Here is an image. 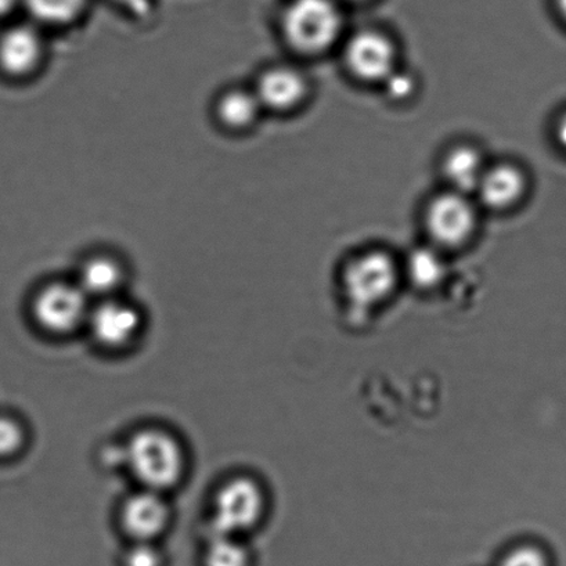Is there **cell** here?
Masks as SVG:
<instances>
[{"label":"cell","instance_id":"obj_4","mask_svg":"<svg viewBox=\"0 0 566 566\" xmlns=\"http://www.w3.org/2000/svg\"><path fill=\"white\" fill-rule=\"evenodd\" d=\"M265 493L249 476L223 483L213 502L212 522L217 535L240 536L255 527L265 513Z\"/></svg>","mask_w":566,"mask_h":566},{"label":"cell","instance_id":"obj_19","mask_svg":"<svg viewBox=\"0 0 566 566\" xmlns=\"http://www.w3.org/2000/svg\"><path fill=\"white\" fill-rule=\"evenodd\" d=\"M25 432L18 420L0 416V459L12 458L23 448Z\"/></svg>","mask_w":566,"mask_h":566},{"label":"cell","instance_id":"obj_17","mask_svg":"<svg viewBox=\"0 0 566 566\" xmlns=\"http://www.w3.org/2000/svg\"><path fill=\"white\" fill-rule=\"evenodd\" d=\"M406 273L410 282L421 290H430L441 284L447 274V263L438 247H421L408 258Z\"/></svg>","mask_w":566,"mask_h":566},{"label":"cell","instance_id":"obj_10","mask_svg":"<svg viewBox=\"0 0 566 566\" xmlns=\"http://www.w3.org/2000/svg\"><path fill=\"white\" fill-rule=\"evenodd\" d=\"M170 511L161 492L143 489L132 494L123 505L120 521L126 533L136 542H153L167 530Z\"/></svg>","mask_w":566,"mask_h":566},{"label":"cell","instance_id":"obj_22","mask_svg":"<svg viewBox=\"0 0 566 566\" xmlns=\"http://www.w3.org/2000/svg\"><path fill=\"white\" fill-rule=\"evenodd\" d=\"M382 85L386 87L387 95L391 97L392 101H406V98L413 95L416 90L413 76L408 73H399L398 70H395L394 73L382 82Z\"/></svg>","mask_w":566,"mask_h":566},{"label":"cell","instance_id":"obj_8","mask_svg":"<svg viewBox=\"0 0 566 566\" xmlns=\"http://www.w3.org/2000/svg\"><path fill=\"white\" fill-rule=\"evenodd\" d=\"M46 42L41 27L15 24L0 34V71L10 78H27L41 67Z\"/></svg>","mask_w":566,"mask_h":566},{"label":"cell","instance_id":"obj_11","mask_svg":"<svg viewBox=\"0 0 566 566\" xmlns=\"http://www.w3.org/2000/svg\"><path fill=\"white\" fill-rule=\"evenodd\" d=\"M252 90L263 109L283 113L300 106L306 96L307 85L298 71L276 65L263 71Z\"/></svg>","mask_w":566,"mask_h":566},{"label":"cell","instance_id":"obj_21","mask_svg":"<svg viewBox=\"0 0 566 566\" xmlns=\"http://www.w3.org/2000/svg\"><path fill=\"white\" fill-rule=\"evenodd\" d=\"M125 566H163V557L151 542H136L125 555Z\"/></svg>","mask_w":566,"mask_h":566},{"label":"cell","instance_id":"obj_12","mask_svg":"<svg viewBox=\"0 0 566 566\" xmlns=\"http://www.w3.org/2000/svg\"><path fill=\"white\" fill-rule=\"evenodd\" d=\"M526 179L515 165L499 164L486 167L475 195L489 210L503 211L516 205L524 196Z\"/></svg>","mask_w":566,"mask_h":566},{"label":"cell","instance_id":"obj_7","mask_svg":"<svg viewBox=\"0 0 566 566\" xmlns=\"http://www.w3.org/2000/svg\"><path fill=\"white\" fill-rule=\"evenodd\" d=\"M346 67L357 80L382 82L397 70V49L378 31H360L345 48Z\"/></svg>","mask_w":566,"mask_h":566},{"label":"cell","instance_id":"obj_18","mask_svg":"<svg viewBox=\"0 0 566 566\" xmlns=\"http://www.w3.org/2000/svg\"><path fill=\"white\" fill-rule=\"evenodd\" d=\"M206 566H250V553L238 536L216 535L207 548Z\"/></svg>","mask_w":566,"mask_h":566},{"label":"cell","instance_id":"obj_6","mask_svg":"<svg viewBox=\"0 0 566 566\" xmlns=\"http://www.w3.org/2000/svg\"><path fill=\"white\" fill-rule=\"evenodd\" d=\"M476 224L475 208L469 196L450 190L436 197L426 212V227L432 245L455 249L469 241Z\"/></svg>","mask_w":566,"mask_h":566},{"label":"cell","instance_id":"obj_14","mask_svg":"<svg viewBox=\"0 0 566 566\" xmlns=\"http://www.w3.org/2000/svg\"><path fill=\"white\" fill-rule=\"evenodd\" d=\"M262 109L254 90L233 86L217 97L213 114L224 129L241 132L256 123Z\"/></svg>","mask_w":566,"mask_h":566},{"label":"cell","instance_id":"obj_2","mask_svg":"<svg viewBox=\"0 0 566 566\" xmlns=\"http://www.w3.org/2000/svg\"><path fill=\"white\" fill-rule=\"evenodd\" d=\"M285 41L302 54H321L337 42L343 15L334 0H291L282 18Z\"/></svg>","mask_w":566,"mask_h":566},{"label":"cell","instance_id":"obj_3","mask_svg":"<svg viewBox=\"0 0 566 566\" xmlns=\"http://www.w3.org/2000/svg\"><path fill=\"white\" fill-rule=\"evenodd\" d=\"M399 282L397 262L387 252L368 251L346 266L343 277L346 300L356 310H373L394 294Z\"/></svg>","mask_w":566,"mask_h":566},{"label":"cell","instance_id":"obj_25","mask_svg":"<svg viewBox=\"0 0 566 566\" xmlns=\"http://www.w3.org/2000/svg\"><path fill=\"white\" fill-rule=\"evenodd\" d=\"M557 137L558 142L560 143V146H564L566 148V114L563 118L559 119L558 126H557Z\"/></svg>","mask_w":566,"mask_h":566},{"label":"cell","instance_id":"obj_16","mask_svg":"<svg viewBox=\"0 0 566 566\" xmlns=\"http://www.w3.org/2000/svg\"><path fill=\"white\" fill-rule=\"evenodd\" d=\"M90 0H23L21 7L38 27H67L85 13Z\"/></svg>","mask_w":566,"mask_h":566},{"label":"cell","instance_id":"obj_24","mask_svg":"<svg viewBox=\"0 0 566 566\" xmlns=\"http://www.w3.org/2000/svg\"><path fill=\"white\" fill-rule=\"evenodd\" d=\"M23 0H0V18H8L15 9L21 7Z\"/></svg>","mask_w":566,"mask_h":566},{"label":"cell","instance_id":"obj_26","mask_svg":"<svg viewBox=\"0 0 566 566\" xmlns=\"http://www.w3.org/2000/svg\"><path fill=\"white\" fill-rule=\"evenodd\" d=\"M557 7L559 13L563 14V18L566 20V0H557Z\"/></svg>","mask_w":566,"mask_h":566},{"label":"cell","instance_id":"obj_9","mask_svg":"<svg viewBox=\"0 0 566 566\" xmlns=\"http://www.w3.org/2000/svg\"><path fill=\"white\" fill-rule=\"evenodd\" d=\"M86 323L98 344L109 349H119L129 345L139 334L142 317L134 306L113 296L91 307Z\"/></svg>","mask_w":566,"mask_h":566},{"label":"cell","instance_id":"obj_15","mask_svg":"<svg viewBox=\"0 0 566 566\" xmlns=\"http://www.w3.org/2000/svg\"><path fill=\"white\" fill-rule=\"evenodd\" d=\"M486 165L474 147L459 146L448 153L443 161V175L453 191L461 195L475 193Z\"/></svg>","mask_w":566,"mask_h":566},{"label":"cell","instance_id":"obj_20","mask_svg":"<svg viewBox=\"0 0 566 566\" xmlns=\"http://www.w3.org/2000/svg\"><path fill=\"white\" fill-rule=\"evenodd\" d=\"M499 566H548V560L541 548L524 544V546L511 548L500 559Z\"/></svg>","mask_w":566,"mask_h":566},{"label":"cell","instance_id":"obj_1","mask_svg":"<svg viewBox=\"0 0 566 566\" xmlns=\"http://www.w3.org/2000/svg\"><path fill=\"white\" fill-rule=\"evenodd\" d=\"M125 460L143 489L165 492L180 481L185 453L172 436L161 430H143L132 437Z\"/></svg>","mask_w":566,"mask_h":566},{"label":"cell","instance_id":"obj_23","mask_svg":"<svg viewBox=\"0 0 566 566\" xmlns=\"http://www.w3.org/2000/svg\"><path fill=\"white\" fill-rule=\"evenodd\" d=\"M119 9L132 15V18L146 20L150 18L156 8L154 0H112Z\"/></svg>","mask_w":566,"mask_h":566},{"label":"cell","instance_id":"obj_5","mask_svg":"<svg viewBox=\"0 0 566 566\" xmlns=\"http://www.w3.org/2000/svg\"><path fill=\"white\" fill-rule=\"evenodd\" d=\"M90 296L76 282H54L35 295L32 312L38 326L54 335L75 332L90 315Z\"/></svg>","mask_w":566,"mask_h":566},{"label":"cell","instance_id":"obj_13","mask_svg":"<svg viewBox=\"0 0 566 566\" xmlns=\"http://www.w3.org/2000/svg\"><path fill=\"white\" fill-rule=\"evenodd\" d=\"M125 268L123 263L109 254H95L86 258L78 272L76 284L90 298L98 301L113 298L123 287Z\"/></svg>","mask_w":566,"mask_h":566},{"label":"cell","instance_id":"obj_27","mask_svg":"<svg viewBox=\"0 0 566 566\" xmlns=\"http://www.w3.org/2000/svg\"><path fill=\"white\" fill-rule=\"evenodd\" d=\"M348 2H365V0H348Z\"/></svg>","mask_w":566,"mask_h":566}]
</instances>
